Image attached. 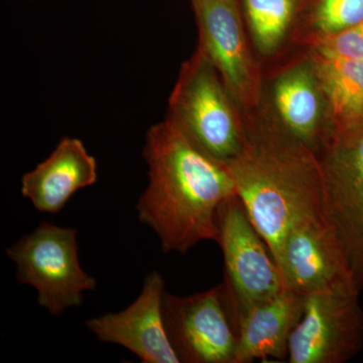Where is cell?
I'll return each instance as SVG.
<instances>
[{
  "instance_id": "cell-1",
  "label": "cell",
  "mask_w": 363,
  "mask_h": 363,
  "mask_svg": "<svg viewBox=\"0 0 363 363\" xmlns=\"http://www.w3.org/2000/svg\"><path fill=\"white\" fill-rule=\"evenodd\" d=\"M143 156L149 183L136 211L162 252L184 255L201 241H216L219 210L238 194L228 167L196 147L168 117L147 130Z\"/></svg>"
},
{
  "instance_id": "cell-2",
  "label": "cell",
  "mask_w": 363,
  "mask_h": 363,
  "mask_svg": "<svg viewBox=\"0 0 363 363\" xmlns=\"http://www.w3.org/2000/svg\"><path fill=\"white\" fill-rule=\"evenodd\" d=\"M242 147L226 166L236 193L274 260L294 226L323 218L319 155L277 119L245 118Z\"/></svg>"
},
{
  "instance_id": "cell-3",
  "label": "cell",
  "mask_w": 363,
  "mask_h": 363,
  "mask_svg": "<svg viewBox=\"0 0 363 363\" xmlns=\"http://www.w3.org/2000/svg\"><path fill=\"white\" fill-rule=\"evenodd\" d=\"M240 111L218 72L196 50L181 67L167 117L196 147L226 164L245 142V118Z\"/></svg>"
},
{
  "instance_id": "cell-4",
  "label": "cell",
  "mask_w": 363,
  "mask_h": 363,
  "mask_svg": "<svg viewBox=\"0 0 363 363\" xmlns=\"http://www.w3.org/2000/svg\"><path fill=\"white\" fill-rule=\"evenodd\" d=\"M322 214L352 281L363 290V123L332 135L318 152Z\"/></svg>"
},
{
  "instance_id": "cell-5",
  "label": "cell",
  "mask_w": 363,
  "mask_h": 363,
  "mask_svg": "<svg viewBox=\"0 0 363 363\" xmlns=\"http://www.w3.org/2000/svg\"><path fill=\"white\" fill-rule=\"evenodd\" d=\"M6 252L16 264L18 283L33 286L38 303L51 315L78 307L83 294L96 289V279L81 267L76 229L44 221Z\"/></svg>"
},
{
  "instance_id": "cell-6",
  "label": "cell",
  "mask_w": 363,
  "mask_h": 363,
  "mask_svg": "<svg viewBox=\"0 0 363 363\" xmlns=\"http://www.w3.org/2000/svg\"><path fill=\"white\" fill-rule=\"evenodd\" d=\"M362 291L352 281L306 296L304 311L291 334L290 363H345L363 347Z\"/></svg>"
},
{
  "instance_id": "cell-7",
  "label": "cell",
  "mask_w": 363,
  "mask_h": 363,
  "mask_svg": "<svg viewBox=\"0 0 363 363\" xmlns=\"http://www.w3.org/2000/svg\"><path fill=\"white\" fill-rule=\"evenodd\" d=\"M162 316L180 362L235 363L238 318L223 281L185 297L164 291Z\"/></svg>"
},
{
  "instance_id": "cell-8",
  "label": "cell",
  "mask_w": 363,
  "mask_h": 363,
  "mask_svg": "<svg viewBox=\"0 0 363 363\" xmlns=\"http://www.w3.org/2000/svg\"><path fill=\"white\" fill-rule=\"evenodd\" d=\"M216 241L223 253L222 281L233 301L236 318L242 310L285 289L278 264L238 194L219 210Z\"/></svg>"
},
{
  "instance_id": "cell-9",
  "label": "cell",
  "mask_w": 363,
  "mask_h": 363,
  "mask_svg": "<svg viewBox=\"0 0 363 363\" xmlns=\"http://www.w3.org/2000/svg\"><path fill=\"white\" fill-rule=\"evenodd\" d=\"M199 44L240 111L257 107L259 68L248 48L240 0H191Z\"/></svg>"
},
{
  "instance_id": "cell-10",
  "label": "cell",
  "mask_w": 363,
  "mask_h": 363,
  "mask_svg": "<svg viewBox=\"0 0 363 363\" xmlns=\"http://www.w3.org/2000/svg\"><path fill=\"white\" fill-rule=\"evenodd\" d=\"M164 291L161 274L150 272L133 304L121 312L91 318L86 326L98 340L123 346L143 363H180L164 326Z\"/></svg>"
},
{
  "instance_id": "cell-11",
  "label": "cell",
  "mask_w": 363,
  "mask_h": 363,
  "mask_svg": "<svg viewBox=\"0 0 363 363\" xmlns=\"http://www.w3.org/2000/svg\"><path fill=\"white\" fill-rule=\"evenodd\" d=\"M276 262L285 289L301 295L323 290L339 281H352L323 218L309 219L294 226L281 243Z\"/></svg>"
},
{
  "instance_id": "cell-12",
  "label": "cell",
  "mask_w": 363,
  "mask_h": 363,
  "mask_svg": "<svg viewBox=\"0 0 363 363\" xmlns=\"http://www.w3.org/2000/svg\"><path fill=\"white\" fill-rule=\"evenodd\" d=\"M98 179L96 159L79 138L65 136L51 155L21 177V195L42 213L57 214Z\"/></svg>"
},
{
  "instance_id": "cell-13",
  "label": "cell",
  "mask_w": 363,
  "mask_h": 363,
  "mask_svg": "<svg viewBox=\"0 0 363 363\" xmlns=\"http://www.w3.org/2000/svg\"><path fill=\"white\" fill-rule=\"evenodd\" d=\"M306 296L284 289L238 315L235 363L283 360L291 334L304 311Z\"/></svg>"
},
{
  "instance_id": "cell-14",
  "label": "cell",
  "mask_w": 363,
  "mask_h": 363,
  "mask_svg": "<svg viewBox=\"0 0 363 363\" xmlns=\"http://www.w3.org/2000/svg\"><path fill=\"white\" fill-rule=\"evenodd\" d=\"M277 121L290 135L319 152L328 140L323 93L311 64L281 74L272 89ZM327 130V128H326Z\"/></svg>"
},
{
  "instance_id": "cell-15",
  "label": "cell",
  "mask_w": 363,
  "mask_h": 363,
  "mask_svg": "<svg viewBox=\"0 0 363 363\" xmlns=\"http://www.w3.org/2000/svg\"><path fill=\"white\" fill-rule=\"evenodd\" d=\"M311 65L323 93L328 140L363 123V60L313 52Z\"/></svg>"
},
{
  "instance_id": "cell-16",
  "label": "cell",
  "mask_w": 363,
  "mask_h": 363,
  "mask_svg": "<svg viewBox=\"0 0 363 363\" xmlns=\"http://www.w3.org/2000/svg\"><path fill=\"white\" fill-rule=\"evenodd\" d=\"M252 38L262 54L271 55L283 42L296 9V0H242Z\"/></svg>"
},
{
  "instance_id": "cell-17",
  "label": "cell",
  "mask_w": 363,
  "mask_h": 363,
  "mask_svg": "<svg viewBox=\"0 0 363 363\" xmlns=\"http://www.w3.org/2000/svg\"><path fill=\"white\" fill-rule=\"evenodd\" d=\"M363 21V0H320L315 11L318 35L350 30Z\"/></svg>"
},
{
  "instance_id": "cell-18",
  "label": "cell",
  "mask_w": 363,
  "mask_h": 363,
  "mask_svg": "<svg viewBox=\"0 0 363 363\" xmlns=\"http://www.w3.org/2000/svg\"><path fill=\"white\" fill-rule=\"evenodd\" d=\"M313 52L326 57L363 60V21L344 32L319 35L312 40Z\"/></svg>"
}]
</instances>
